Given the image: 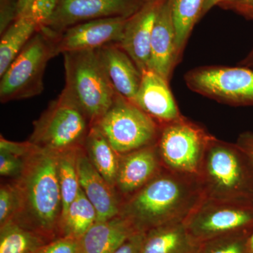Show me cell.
Returning a JSON list of instances; mask_svg holds the SVG:
<instances>
[{"label":"cell","mask_w":253,"mask_h":253,"mask_svg":"<svg viewBox=\"0 0 253 253\" xmlns=\"http://www.w3.org/2000/svg\"><path fill=\"white\" fill-rule=\"evenodd\" d=\"M47 243L14 221L0 226V253H36Z\"/></svg>","instance_id":"cell-24"},{"label":"cell","mask_w":253,"mask_h":253,"mask_svg":"<svg viewBox=\"0 0 253 253\" xmlns=\"http://www.w3.org/2000/svg\"><path fill=\"white\" fill-rule=\"evenodd\" d=\"M223 0H206V4L204 5L203 10L202 16H204L206 13H208L211 9L215 6H218Z\"/></svg>","instance_id":"cell-37"},{"label":"cell","mask_w":253,"mask_h":253,"mask_svg":"<svg viewBox=\"0 0 253 253\" xmlns=\"http://www.w3.org/2000/svg\"></svg>","instance_id":"cell-40"},{"label":"cell","mask_w":253,"mask_h":253,"mask_svg":"<svg viewBox=\"0 0 253 253\" xmlns=\"http://www.w3.org/2000/svg\"><path fill=\"white\" fill-rule=\"evenodd\" d=\"M190 235L199 244L253 229V201L204 199L184 221Z\"/></svg>","instance_id":"cell-9"},{"label":"cell","mask_w":253,"mask_h":253,"mask_svg":"<svg viewBox=\"0 0 253 253\" xmlns=\"http://www.w3.org/2000/svg\"><path fill=\"white\" fill-rule=\"evenodd\" d=\"M77 168L81 189L96 209V221L118 215L122 204L121 196L91 164L84 147L78 150Z\"/></svg>","instance_id":"cell-15"},{"label":"cell","mask_w":253,"mask_h":253,"mask_svg":"<svg viewBox=\"0 0 253 253\" xmlns=\"http://www.w3.org/2000/svg\"><path fill=\"white\" fill-rule=\"evenodd\" d=\"M199 245L184 222L174 223L145 233L140 253H195Z\"/></svg>","instance_id":"cell-20"},{"label":"cell","mask_w":253,"mask_h":253,"mask_svg":"<svg viewBox=\"0 0 253 253\" xmlns=\"http://www.w3.org/2000/svg\"><path fill=\"white\" fill-rule=\"evenodd\" d=\"M39 26L30 14L16 18L1 33L0 41V76L21 52L37 32Z\"/></svg>","instance_id":"cell-21"},{"label":"cell","mask_w":253,"mask_h":253,"mask_svg":"<svg viewBox=\"0 0 253 253\" xmlns=\"http://www.w3.org/2000/svg\"><path fill=\"white\" fill-rule=\"evenodd\" d=\"M59 2V0H34L28 14L35 20L40 29L45 27L49 23Z\"/></svg>","instance_id":"cell-29"},{"label":"cell","mask_w":253,"mask_h":253,"mask_svg":"<svg viewBox=\"0 0 253 253\" xmlns=\"http://www.w3.org/2000/svg\"><path fill=\"white\" fill-rule=\"evenodd\" d=\"M13 183L19 206L12 221L47 242L57 239L62 214L57 154L37 147L24 158L22 172Z\"/></svg>","instance_id":"cell-2"},{"label":"cell","mask_w":253,"mask_h":253,"mask_svg":"<svg viewBox=\"0 0 253 253\" xmlns=\"http://www.w3.org/2000/svg\"><path fill=\"white\" fill-rule=\"evenodd\" d=\"M36 253H82L81 239L59 237L43 246Z\"/></svg>","instance_id":"cell-30"},{"label":"cell","mask_w":253,"mask_h":253,"mask_svg":"<svg viewBox=\"0 0 253 253\" xmlns=\"http://www.w3.org/2000/svg\"><path fill=\"white\" fill-rule=\"evenodd\" d=\"M84 149L96 170L115 188L121 155L113 149L97 126H91L84 141Z\"/></svg>","instance_id":"cell-22"},{"label":"cell","mask_w":253,"mask_h":253,"mask_svg":"<svg viewBox=\"0 0 253 253\" xmlns=\"http://www.w3.org/2000/svg\"><path fill=\"white\" fill-rule=\"evenodd\" d=\"M80 149L57 154L58 177L62 199L61 218L66 214L70 205L77 198L81 190L77 168V156Z\"/></svg>","instance_id":"cell-26"},{"label":"cell","mask_w":253,"mask_h":253,"mask_svg":"<svg viewBox=\"0 0 253 253\" xmlns=\"http://www.w3.org/2000/svg\"><path fill=\"white\" fill-rule=\"evenodd\" d=\"M146 0H59L45 28L54 34L78 23L111 17L129 18Z\"/></svg>","instance_id":"cell-11"},{"label":"cell","mask_w":253,"mask_h":253,"mask_svg":"<svg viewBox=\"0 0 253 253\" xmlns=\"http://www.w3.org/2000/svg\"><path fill=\"white\" fill-rule=\"evenodd\" d=\"M33 1L34 0H16L17 18L30 12Z\"/></svg>","instance_id":"cell-36"},{"label":"cell","mask_w":253,"mask_h":253,"mask_svg":"<svg viewBox=\"0 0 253 253\" xmlns=\"http://www.w3.org/2000/svg\"><path fill=\"white\" fill-rule=\"evenodd\" d=\"M251 234L238 233L210 240L199 245L195 253H249Z\"/></svg>","instance_id":"cell-27"},{"label":"cell","mask_w":253,"mask_h":253,"mask_svg":"<svg viewBox=\"0 0 253 253\" xmlns=\"http://www.w3.org/2000/svg\"><path fill=\"white\" fill-rule=\"evenodd\" d=\"M91 125L78 105L62 90L33 122L29 141L59 154L84 147Z\"/></svg>","instance_id":"cell-5"},{"label":"cell","mask_w":253,"mask_h":253,"mask_svg":"<svg viewBox=\"0 0 253 253\" xmlns=\"http://www.w3.org/2000/svg\"><path fill=\"white\" fill-rule=\"evenodd\" d=\"M18 206L19 199L14 183L1 184L0 187V226L14 219Z\"/></svg>","instance_id":"cell-28"},{"label":"cell","mask_w":253,"mask_h":253,"mask_svg":"<svg viewBox=\"0 0 253 253\" xmlns=\"http://www.w3.org/2000/svg\"><path fill=\"white\" fill-rule=\"evenodd\" d=\"M136 233L130 221L120 214L96 221L81 239L82 253H114Z\"/></svg>","instance_id":"cell-19"},{"label":"cell","mask_w":253,"mask_h":253,"mask_svg":"<svg viewBox=\"0 0 253 253\" xmlns=\"http://www.w3.org/2000/svg\"><path fill=\"white\" fill-rule=\"evenodd\" d=\"M236 144L249 158L253 164V131H246L241 134L238 138ZM249 253H253V231L250 236Z\"/></svg>","instance_id":"cell-34"},{"label":"cell","mask_w":253,"mask_h":253,"mask_svg":"<svg viewBox=\"0 0 253 253\" xmlns=\"http://www.w3.org/2000/svg\"><path fill=\"white\" fill-rule=\"evenodd\" d=\"M218 6L253 21V0H223Z\"/></svg>","instance_id":"cell-33"},{"label":"cell","mask_w":253,"mask_h":253,"mask_svg":"<svg viewBox=\"0 0 253 253\" xmlns=\"http://www.w3.org/2000/svg\"><path fill=\"white\" fill-rule=\"evenodd\" d=\"M205 199L253 201V164L237 145L210 141L199 174Z\"/></svg>","instance_id":"cell-3"},{"label":"cell","mask_w":253,"mask_h":253,"mask_svg":"<svg viewBox=\"0 0 253 253\" xmlns=\"http://www.w3.org/2000/svg\"><path fill=\"white\" fill-rule=\"evenodd\" d=\"M244 63L245 65H246L247 67L253 68V47L251 52L248 55L246 60L244 61Z\"/></svg>","instance_id":"cell-38"},{"label":"cell","mask_w":253,"mask_h":253,"mask_svg":"<svg viewBox=\"0 0 253 253\" xmlns=\"http://www.w3.org/2000/svg\"><path fill=\"white\" fill-rule=\"evenodd\" d=\"M163 1L146 0L135 14L128 18L118 43L141 73L149 70L153 28Z\"/></svg>","instance_id":"cell-14"},{"label":"cell","mask_w":253,"mask_h":253,"mask_svg":"<svg viewBox=\"0 0 253 253\" xmlns=\"http://www.w3.org/2000/svg\"><path fill=\"white\" fill-rule=\"evenodd\" d=\"M94 126L120 155L156 144L161 131V126L155 120L118 94L107 112Z\"/></svg>","instance_id":"cell-7"},{"label":"cell","mask_w":253,"mask_h":253,"mask_svg":"<svg viewBox=\"0 0 253 253\" xmlns=\"http://www.w3.org/2000/svg\"><path fill=\"white\" fill-rule=\"evenodd\" d=\"M145 233H136L114 253H140Z\"/></svg>","instance_id":"cell-35"},{"label":"cell","mask_w":253,"mask_h":253,"mask_svg":"<svg viewBox=\"0 0 253 253\" xmlns=\"http://www.w3.org/2000/svg\"><path fill=\"white\" fill-rule=\"evenodd\" d=\"M55 37L56 35L45 28L37 32L0 76L1 103L30 99L42 92L46 65L56 56Z\"/></svg>","instance_id":"cell-6"},{"label":"cell","mask_w":253,"mask_h":253,"mask_svg":"<svg viewBox=\"0 0 253 253\" xmlns=\"http://www.w3.org/2000/svg\"><path fill=\"white\" fill-rule=\"evenodd\" d=\"M206 0H170L171 10L176 30L179 54L185 46L196 22L202 17Z\"/></svg>","instance_id":"cell-25"},{"label":"cell","mask_w":253,"mask_h":253,"mask_svg":"<svg viewBox=\"0 0 253 253\" xmlns=\"http://www.w3.org/2000/svg\"><path fill=\"white\" fill-rule=\"evenodd\" d=\"M105 73L117 94L132 101L140 85L142 73L118 43L96 49Z\"/></svg>","instance_id":"cell-18"},{"label":"cell","mask_w":253,"mask_h":253,"mask_svg":"<svg viewBox=\"0 0 253 253\" xmlns=\"http://www.w3.org/2000/svg\"><path fill=\"white\" fill-rule=\"evenodd\" d=\"M38 146L29 140L17 142L5 139L2 136L0 137V151L14 155L17 157L23 158L27 157L37 149Z\"/></svg>","instance_id":"cell-32"},{"label":"cell","mask_w":253,"mask_h":253,"mask_svg":"<svg viewBox=\"0 0 253 253\" xmlns=\"http://www.w3.org/2000/svg\"><path fill=\"white\" fill-rule=\"evenodd\" d=\"M24 159L0 151V174L6 177L17 178L22 172Z\"/></svg>","instance_id":"cell-31"},{"label":"cell","mask_w":253,"mask_h":253,"mask_svg":"<svg viewBox=\"0 0 253 253\" xmlns=\"http://www.w3.org/2000/svg\"><path fill=\"white\" fill-rule=\"evenodd\" d=\"M186 84L196 92L235 106H253V69L210 67L188 73Z\"/></svg>","instance_id":"cell-10"},{"label":"cell","mask_w":253,"mask_h":253,"mask_svg":"<svg viewBox=\"0 0 253 253\" xmlns=\"http://www.w3.org/2000/svg\"><path fill=\"white\" fill-rule=\"evenodd\" d=\"M212 137L183 116L162 125L156 144L163 166L199 177L205 152Z\"/></svg>","instance_id":"cell-8"},{"label":"cell","mask_w":253,"mask_h":253,"mask_svg":"<svg viewBox=\"0 0 253 253\" xmlns=\"http://www.w3.org/2000/svg\"><path fill=\"white\" fill-rule=\"evenodd\" d=\"M96 209L81 188L77 198L70 205L66 214L61 218L59 237L81 239L96 222Z\"/></svg>","instance_id":"cell-23"},{"label":"cell","mask_w":253,"mask_h":253,"mask_svg":"<svg viewBox=\"0 0 253 253\" xmlns=\"http://www.w3.org/2000/svg\"><path fill=\"white\" fill-rule=\"evenodd\" d=\"M179 56L170 0H164L153 28L149 69L168 81Z\"/></svg>","instance_id":"cell-16"},{"label":"cell","mask_w":253,"mask_h":253,"mask_svg":"<svg viewBox=\"0 0 253 253\" xmlns=\"http://www.w3.org/2000/svg\"><path fill=\"white\" fill-rule=\"evenodd\" d=\"M128 18L111 17L86 21L56 35V55L71 51L96 49L106 44L119 43Z\"/></svg>","instance_id":"cell-12"},{"label":"cell","mask_w":253,"mask_h":253,"mask_svg":"<svg viewBox=\"0 0 253 253\" xmlns=\"http://www.w3.org/2000/svg\"><path fill=\"white\" fill-rule=\"evenodd\" d=\"M168 83L158 73L146 70L142 73L140 85L132 101L160 126L182 117Z\"/></svg>","instance_id":"cell-17"},{"label":"cell","mask_w":253,"mask_h":253,"mask_svg":"<svg viewBox=\"0 0 253 253\" xmlns=\"http://www.w3.org/2000/svg\"><path fill=\"white\" fill-rule=\"evenodd\" d=\"M65 86L63 91L78 105L91 126L107 112L116 97L97 50L63 54Z\"/></svg>","instance_id":"cell-4"},{"label":"cell","mask_w":253,"mask_h":253,"mask_svg":"<svg viewBox=\"0 0 253 253\" xmlns=\"http://www.w3.org/2000/svg\"><path fill=\"white\" fill-rule=\"evenodd\" d=\"M163 168L156 143L121 155L115 189L126 199L144 187Z\"/></svg>","instance_id":"cell-13"},{"label":"cell","mask_w":253,"mask_h":253,"mask_svg":"<svg viewBox=\"0 0 253 253\" xmlns=\"http://www.w3.org/2000/svg\"><path fill=\"white\" fill-rule=\"evenodd\" d=\"M204 199L199 177L163 168L144 187L122 200L120 214L136 232L184 222Z\"/></svg>","instance_id":"cell-1"},{"label":"cell","mask_w":253,"mask_h":253,"mask_svg":"<svg viewBox=\"0 0 253 253\" xmlns=\"http://www.w3.org/2000/svg\"><path fill=\"white\" fill-rule=\"evenodd\" d=\"M0 1H6V0H0Z\"/></svg>","instance_id":"cell-39"}]
</instances>
